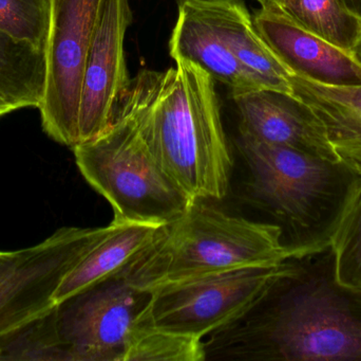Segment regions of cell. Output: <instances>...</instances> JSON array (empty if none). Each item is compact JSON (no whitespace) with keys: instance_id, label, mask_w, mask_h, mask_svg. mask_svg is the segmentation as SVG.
<instances>
[{"instance_id":"obj_1","label":"cell","mask_w":361,"mask_h":361,"mask_svg":"<svg viewBox=\"0 0 361 361\" xmlns=\"http://www.w3.org/2000/svg\"><path fill=\"white\" fill-rule=\"evenodd\" d=\"M210 336L206 360H361V290L337 279L332 245L292 256L252 311Z\"/></svg>"},{"instance_id":"obj_2","label":"cell","mask_w":361,"mask_h":361,"mask_svg":"<svg viewBox=\"0 0 361 361\" xmlns=\"http://www.w3.org/2000/svg\"><path fill=\"white\" fill-rule=\"evenodd\" d=\"M154 71L141 126L158 162L191 199L221 201L231 184L233 157L214 80L192 61Z\"/></svg>"},{"instance_id":"obj_3","label":"cell","mask_w":361,"mask_h":361,"mask_svg":"<svg viewBox=\"0 0 361 361\" xmlns=\"http://www.w3.org/2000/svg\"><path fill=\"white\" fill-rule=\"evenodd\" d=\"M252 203L282 231L293 256L331 245L361 189V171L345 161L319 158L239 133Z\"/></svg>"},{"instance_id":"obj_4","label":"cell","mask_w":361,"mask_h":361,"mask_svg":"<svg viewBox=\"0 0 361 361\" xmlns=\"http://www.w3.org/2000/svg\"><path fill=\"white\" fill-rule=\"evenodd\" d=\"M209 199H195L122 273L128 283L152 290L167 284L292 258L282 231L271 223L227 213Z\"/></svg>"},{"instance_id":"obj_5","label":"cell","mask_w":361,"mask_h":361,"mask_svg":"<svg viewBox=\"0 0 361 361\" xmlns=\"http://www.w3.org/2000/svg\"><path fill=\"white\" fill-rule=\"evenodd\" d=\"M154 76V70L140 72L107 131L73 148L80 173L111 205L116 223L164 226L193 201L161 167L142 131V106Z\"/></svg>"},{"instance_id":"obj_6","label":"cell","mask_w":361,"mask_h":361,"mask_svg":"<svg viewBox=\"0 0 361 361\" xmlns=\"http://www.w3.org/2000/svg\"><path fill=\"white\" fill-rule=\"evenodd\" d=\"M284 262L243 267L150 290L141 322L203 339L247 315L264 298Z\"/></svg>"},{"instance_id":"obj_7","label":"cell","mask_w":361,"mask_h":361,"mask_svg":"<svg viewBox=\"0 0 361 361\" xmlns=\"http://www.w3.org/2000/svg\"><path fill=\"white\" fill-rule=\"evenodd\" d=\"M150 299L118 275L55 303L59 361H124Z\"/></svg>"},{"instance_id":"obj_8","label":"cell","mask_w":361,"mask_h":361,"mask_svg":"<svg viewBox=\"0 0 361 361\" xmlns=\"http://www.w3.org/2000/svg\"><path fill=\"white\" fill-rule=\"evenodd\" d=\"M101 2L50 0V25L44 48L46 81L38 110L44 131L71 148L80 143L82 81Z\"/></svg>"},{"instance_id":"obj_9","label":"cell","mask_w":361,"mask_h":361,"mask_svg":"<svg viewBox=\"0 0 361 361\" xmlns=\"http://www.w3.org/2000/svg\"><path fill=\"white\" fill-rule=\"evenodd\" d=\"M108 226L63 227L42 243L19 250L0 273V351L13 335L55 304L63 278L101 241Z\"/></svg>"},{"instance_id":"obj_10","label":"cell","mask_w":361,"mask_h":361,"mask_svg":"<svg viewBox=\"0 0 361 361\" xmlns=\"http://www.w3.org/2000/svg\"><path fill=\"white\" fill-rule=\"evenodd\" d=\"M131 20L129 0H102L85 67L78 144L99 137L114 122L118 104L131 81L124 49Z\"/></svg>"},{"instance_id":"obj_11","label":"cell","mask_w":361,"mask_h":361,"mask_svg":"<svg viewBox=\"0 0 361 361\" xmlns=\"http://www.w3.org/2000/svg\"><path fill=\"white\" fill-rule=\"evenodd\" d=\"M252 20L261 37L295 76L326 86L361 85V64L351 52L303 29L275 2L260 4Z\"/></svg>"},{"instance_id":"obj_12","label":"cell","mask_w":361,"mask_h":361,"mask_svg":"<svg viewBox=\"0 0 361 361\" xmlns=\"http://www.w3.org/2000/svg\"><path fill=\"white\" fill-rule=\"evenodd\" d=\"M233 99L240 117L239 133L319 158L341 160L324 123L295 95L262 88Z\"/></svg>"},{"instance_id":"obj_13","label":"cell","mask_w":361,"mask_h":361,"mask_svg":"<svg viewBox=\"0 0 361 361\" xmlns=\"http://www.w3.org/2000/svg\"><path fill=\"white\" fill-rule=\"evenodd\" d=\"M242 1L192 4L212 23L238 61L255 76L263 88L293 95L290 82L292 72L261 37L252 17Z\"/></svg>"},{"instance_id":"obj_14","label":"cell","mask_w":361,"mask_h":361,"mask_svg":"<svg viewBox=\"0 0 361 361\" xmlns=\"http://www.w3.org/2000/svg\"><path fill=\"white\" fill-rule=\"evenodd\" d=\"M169 52L173 59L192 61L214 81L226 85L233 97L263 88L238 61L192 2L179 6L177 23L169 40Z\"/></svg>"},{"instance_id":"obj_15","label":"cell","mask_w":361,"mask_h":361,"mask_svg":"<svg viewBox=\"0 0 361 361\" xmlns=\"http://www.w3.org/2000/svg\"><path fill=\"white\" fill-rule=\"evenodd\" d=\"M161 227L112 220L101 241L63 278L53 296L54 303L120 275L154 241Z\"/></svg>"},{"instance_id":"obj_16","label":"cell","mask_w":361,"mask_h":361,"mask_svg":"<svg viewBox=\"0 0 361 361\" xmlns=\"http://www.w3.org/2000/svg\"><path fill=\"white\" fill-rule=\"evenodd\" d=\"M293 95L307 103L324 123L341 160L361 171V85L334 87L292 74Z\"/></svg>"},{"instance_id":"obj_17","label":"cell","mask_w":361,"mask_h":361,"mask_svg":"<svg viewBox=\"0 0 361 361\" xmlns=\"http://www.w3.org/2000/svg\"><path fill=\"white\" fill-rule=\"evenodd\" d=\"M44 81V51L0 33V95L17 110L38 108Z\"/></svg>"},{"instance_id":"obj_18","label":"cell","mask_w":361,"mask_h":361,"mask_svg":"<svg viewBox=\"0 0 361 361\" xmlns=\"http://www.w3.org/2000/svg\"><path fill=\"white\" fill-rule=\"evenodd\" d=\"M280 10L303 29L352 52L361 36V19L338 0H276Z\"/></svg>"},{"instance_id":"obj_19","label":"cell","mask_w":361,"mask_h":361,"mask_svg":"<svg viewBox=\"0 0 361 361\" xmlns=\"http://www.w3.org/2000/svg\"><path fill=\"white\" fill-rule=\"evenodd\" d=\"M206 360L203 339L161 330L140 320L124 361Z\"/></svg>"},{"instance_id":"obj_20","label":"cell","mask_w":361,"mask_h":361,"mask_svg":"<svg viewBox=\"0 0 361 361\" xmlns=\"http://www.w3.org/2000/svg\"><path fill=\"white\" fill-rule=\"evenodd\" d=\"M50 0H0V33L44 51Z\"/></svg>"},{"instance_id":"obj_21","label":"cell","mask_w":361,"mask_h":361,"mask_svg":"<svg viewBox=\"0 0 361 361\" xmlns=\"http://www.w3.org/2000/svg\"><path fill=\"white\" fill-rule=\"evenodd\" d=\"M331 245L338 281L361 290V189L341 220Z\"/></svg>"},{"instance_id":"obj_22","label":"cell","mask_w":361,"mask_h":361,"mask_svg":"<svg viewBox=\"0 0 361 361\" xmlns=\"http://www.w3.org/2000/svg\"><path fill=\"white\" fill-rule=\"evenodd\" d=\"M19 250L17 251H0V273H4L18 256Z\"/></svg>"},{"instance_id":"obj_23","label":"cell","mask_w":361,"mask_h":361,"mask_svg":"<svg viewBox=\"0 0 361 361\" xmlns=\"http://www.w3.org/2000/svg\"><path fill=\"white\" fill-rule=\"evenodd\" d=\"M350 13L361 19V0H338Z\"/></svg>"},{"instance_id":"obj_24","label":"cell","mask_w":361,"mask_h":361,"mask_svg":"<svg viewBox=\"0 0 361 361\" xmlns=\"http://www.w3.org/2000/svg\"><path fill=\"white\" fill-rule=\"evenodd\" d=\"M14 110H17V108L12 105L6 97L0 95V116H4V114L14 112Z\"/></svg>"},{"instance_id":"obj_25","label":"cell","mask_w":361,"mask_h":361,"mask_svg":"<svg viewBox=\"0 0 361 361\" xmlns=\"http://www.w3.org/2000/svg\"><path fill=\"white\" fill-rule=\"evenodd\" d=\"M218 1H240V0H178V4H186V2H218ZM255 1H258L259 4H267V0H255Z\"/></svg>"},{"instance_id":"obj_26","label":"cell","mask_w":361,"mask_h":361,"mask_svg":"<svg viewBox=\"0 0 361 361\" xmlns=\"http://www.w3.org/2000/svg\"><path fill=\"white\" fill-rule=\"evenodd\" d=\"M351 53L352 55L355 57L356 61L361 64V36L360 40H358L357 44H356V46L354 47V49L352 50Z\"/></svg>"},{"instance_id":"obj_27","label":"cell","mask_w":361,"mask_h":361,"mask_svg":"<svg viewBox=\"0 0 361 361\" xmlns=\"http://www.w3.org/2000/svg\"><path fill=\"white\" fill-rule=\"evenodd\" d=\"M271 1L275 2L276 0H267V2H271Z\"/></svg>"}]
</instances>
